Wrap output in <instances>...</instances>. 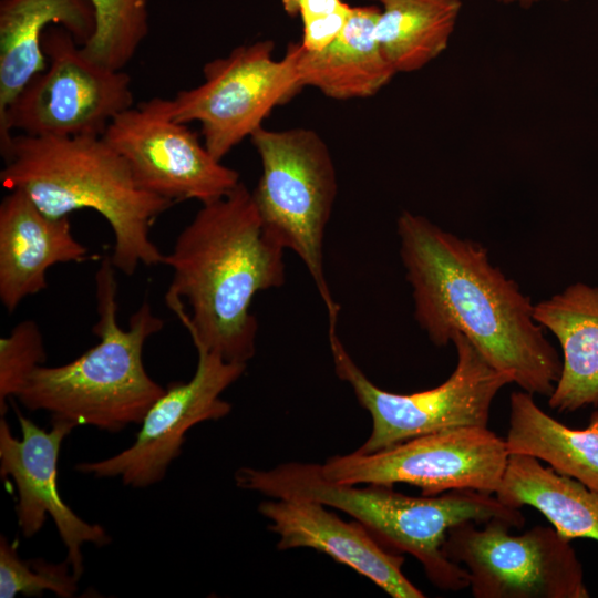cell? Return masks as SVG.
Segmentation results:
<instances>
[{"label": "cell", "instance_id": "cell-1", "mask_svg": "<svg viewBox=\"0 0 598 598\" xmlns=\"http://www.w3.org/2000/svg\"><path fill=\"white\" fill-rule=\"evenodd\" d=\"M396 228L414 318L431 342L444 347L458 332L524 391L549 396L561 359L534 319L530 299L491 262L487 249L409 210Z\"/></svg>", "mask_w": 598, "mask_h": 598}, {"label": "cell", "instance_id": "cell-2", "mask_svg": "<svg viewBox=\"0 0 598 598\" xmlns=\"http://www.w3.org/2000/svg\"><path fill=\"white\" fill-rule=\"evenodd\" d=\"M285 250L244 183L202 204L162 260L173 272L165 302L195 348L247 364L258 330L251 302L258 292L283 285Z\"/></svg>", "mask_w": 598, "mask_h": 598}, {"label": "cell", "instance_id": "cell-3", "mask_svg": "<svg viewBox=\"0 0 598 598\" xmlns=\"http://www.w3.org/2000/svg\"><path fill=\"white\" fill-rule=\"evenodd\" d=\"M0 181L23 192L47 216L99 213L114 235L115 269L133 275L140 265L162 264L164 254L151 239L155 219L174 203L141 189L124 158L103 136L12 137Z\"/></svg>", "mask_w": 598, "mask_h": 598}, {"label": "cell", "instance_id": "cell-4", "mask_svg": "<svg viewBox=\"0 0 598 598\" xmlns=\"http://www.w3.org/2000/svg\"><path fill=\"white\" fill-rule=\"evenodd\" d=\"M99 342L76 359L56 367H38L17 395L30 411H45L52 420L89 425L117 433L140 424L165 388L153 380L143 363L146 340L164 328L147 300L128 320L117 323V282L110 256L95 272Z\"/></svg>", "mask_w": 598, "mask_h": 598}, {"label": "cell", "instance_id": "cell-5", "mask_svg": "<svg viewBox=\"0 0 598 598\" xmlns=\"http://www.w3.org/2000/svg\"><path fill=\"white\" fill-rule=\"evenodd\" d=\"M261 163L252 197L264 226L286 249L292 250L311 276L328 312L340 310L327 282L323 241L338 183L331 153L313 130L258 128L249 137Z\"/></svg>", "mask_w": 598, "mask_h": 598}, {"label": "cell", "instance_id": "cell-6", "mask_svg": "<svg viewBox=\"0 0 598 598\" xmlns=\"http://www.w3.org/2000/svg\"><path fill=\"white\" fill-rule=\"evenodd\" d=\"M329 320V346L336 374L350 384L359 404L372 417V431L357 450L374 453L406 440L461 426H487L496 394L513 378L493 368L473 343L455 333L456 367L440 385L410 394L385 391L355 364Z\"/></svg>", "mask_w": 598, "mask_h": 598}, {"label": "cell", "instance_id": "cell-7", "mask_svg": "<svg viewBox=\"0 0 598 598\" xmlns=\"http://www.w3.org/2000/svg\"><path fill=\"white\" fill-rule=\"evenodd\" d=\"M47 68L19 93L0 120L4 155L12 131L31 136H103L110 123L133 106L132 79L90 60L63 27L42 40Z\"/></svg>", "mask_w": 598, "mask_h": 598}, {"label": "cell", "instance_id": "cell-8", "mask_svg": "<svg viewBox=\"0 0 598 598\" xmlns=\"http://www.w3.org/2000/svg\"><path fill=\"white\" fill-rule=\"evenodd\" d=\"M274 50L271 40H261L209 61L202 84L161 97L164 111L178 123H199L206 148L221 161L302 89L291 49L281 60Z\"/></svg>", "mask_w": 598, "mask_h": 598}, {"label": "cell", "instance_id": "cell-9", "mask_svg": "<svg viewBox=\"0 0 598 598\" xmlns=\"http://www.w3.org/2000/svg\"><path fill=\"white\" fill-rule=\"evenodd\" d=\"M452 527L443 550L468 573L475 598H588L584 568L570 544L554 527L534 526L511 535V523L493 518L477 527Z\"/></svg>", "mask_w": 598, "mask_h": 598}, {"label": "cell", "instance_id": "cell-10", "mask_svg": "<svg viewBox=\"0 0 598 598\" xmlns=\"http://www.w3.org/2000/svg\"><path fill=\"white\" fill-rule=\"evenodd\" d=\"M509 452L505 439L487 426H461L406 440L374 453L336 455L322 474L343 484L405 483L422 495L470 488L495 494Z\"/></svg>", "mask_w": 598, "mask_h": 598}, {"label": "cell", "instance_id": "cell-11", "mask_svg": "<svg viewBox=\"0 0 598 598\" xmlns=\"http://www.w3.org/2000/svg\"><path fill=\"white\" fill-rule=\"evenodd\" d=\"M103 137L141 189L173 203H209L240 183L239 173L216 159L187 124L166 114L161 97L118 114Z\"/></svg>", "mask_w": 598, "mask_h": 598}, {"label": "cell", "instance_id": "cell-12", "mask_svg": "<svg viewBox=\"0 0 598 598\" xmlns=\"http://www.w3.org/2000/svg\"><path fill=\"white\" fill-rule=\"evenodd\" d=\"M196 350L198 360L193 378L165 388L127 448L104 460L78 463L74 468L95 478H120L133 488L161 482L181 455L186 433L193 426L229 414L231 404L221 394L246 370V363L226 361L203 348Z\"/></svg>", "mask_w": 598, "mask_h": 598}, {"label": "cell", "instance_id": "cell-13", "mask_svg": "<svg viewBox=\"0 0 598 598\" xmlns=\"http://www.w3.org/2000/svg\"><path fill=\"white\" fill-rule=\"evenodd\" d=\"M21 439L12 435L0 419V476L11 478L17 489V523L27 538L37 535L50 516L66 549L65 560L80 579L84 566L82 546L109 545L112 539L99 524L78 516L62 499L58 486V463L64 439L76 427L73 423L52 420L50 430L38 426L17 410Z\"/></svg>", "mask_w": 598, "mask_h": 598}, {"label": "cell", "instance_id": "cell-14", "mask_svg": "<svg viewBox=\"0 0 598 598\" xmlns=\"http://www.w3.org/2000/svg\"><path fill=\"white\" fill-rule=\"evenodd\" d=\"M278 535L277 548H311L367 577L393 598L425 595L403 574L404 558L383 547L359 522H344L324 505L305 498H272L258 506Z\"/></svg>", "mask_w": 598, "mask_h": 598}, {"label": "cell", "instance_id": "cell-15", "mask_svg": "<svg viewBox=\"0 0 598 598\" xmlns=\"http://www.w3.org/2000/svg\"><path fill=\"white\" fill-rule=\"evenodd\" d=\"M86 246L72 234L69 217L44 215L21 190H10L0 204V301L13 312L29 296L47 288L54 265L83 262Z\"/></svg>", "mask_w": 598, "mask_h": 598}, {"label": "cell", "instance_id": "cell-16", "mask_svg": "<svg viewBox=\"0 0 598 598\" xmlns=\"http://www.w3.org/2000/svg\"><path fill=\"white\" fill-rule=\"evenodd\" d=\"M381 8L352 7L340 34L320 51L290 43L301 86H312L336 100L364 99L377 94L396 74L377 38Z\"/></svg>", "mask_w": 598, "mask_h": 598}, {"label": "cell", "instance_id": "cell-17", "mask_svg": "<svg viewBox=\"0 0 598 598\" xmlns=\"http://www.w3.org/2000/svg\"><path fill=\"white\" fill-rule=\"evenodd\" d=\"M51 25L82 47L95 30L89 0L0 1V120L27 84L47 68L42 40Z\"/></svg>", "mask_w": 598, "mask_h": 598}, {"label": "cell", "instance_id": "cell-18", "mask_svg": "<svg viewBox=\"0 0 598 598\" xmlns=\"http://www.w3.org/2000/svg\"><path fill=\"white\" fill-rule=\"evenodd\" d=\"M533 316L557 338L563 352L549 408L574 412L598 406V287L573 283L534 305Z\"/></svg>", "mask_w": 598, "mask_h": 598}, {"label": "cell", "instance_id": "cell-19", "mask_svg": "<svg viewBox=\"0 0 598 598\" xmlns=\"http://www.w3.org/2000/svg\"><path fill=\"white\" fill-rule=\"evenodd\" d=\"M495 496L511 507H534L570 540L598 542V493L550 466H543L534 456L509 454Z\"/></svg>", "mask_w": 598, "mask_h": 598}, {"label": "cell", "instance_id": "cell-20", "mask_svg": "<svg viewBox=\"0 0 598 598\" xmlns=\"http://www.w3.org/2000/svg\"><path fill=\"white\" fill-rule=\"evenodd\" d=\"M505 441L509 454L534 456L598 493V411L586 429H571L542 410L533 394L516 391Z\"/></svg>", "mask_w": 598, "mask_h": 598}, {"label": "cell", "instance_id": "cell-21", "mask_svg": "<svg viewBox=\"0 0 598 598\" xmlns=\"http://www.w3.org/2000/svg\"><path fill=\"white\" fill-rule=\"evenodd\" d=\"M375 38L396 73L414 72L442 54L454 32L461 0H379Z\"/></svg>", "mask_w": 598, "mask_h": 598}, {"label": "cell", "instance_id": "cell-22", "mask_svg": "<svg viewBox=\"0 0 598 598\" xmlns=\"http://www.w3.org/2000/svg\"><path fill=\"white\" fill-rule=\"evenodd\" d=\"M95 30L81 47L92 61L124 70L150 32V0H89Z\"/></svg>", "mask_w": 598, "mask_h": 598}, {"label": "cell", "instance_id": "cell-23", "mask_svg": "<svg viewBox=\"0 0 598 598\" xmlns=\"http://www.w3.org/2000/svg\"><path fill=\"white\" fill-rule=\"evenodd\" d=\"M79 578L64 561L54 564L42 558L23 559L16 544L7 537L0 538V597L17 595L40 597L51 591L61 598H71L78 592Z\"/></svg>", "mask_w": 598, "mask_h": 598}, {"label": "cell", "instance_id": "cell-24", "mask_svg": "<svg viewBox=\"0 0 598 598\" xmlns=\"http://www.w3.org/2000/svg\"><path fill=\"white\" fill-rule=\"evenodd\" d=\"M47 359L40 327L33 320L14 326L0 339V414L3 416L8 401L17 398L30 374Z\"/></svg>", "mask_w": 598, "mask_h": 598}, {"label": "cell", "instance_id": "cell-25", "mask_svg": "<svg viewBox=\"0 0 598 598\" xmlns=\"http://www.w3.org/2000/svg\"><path fill=\"white\" fill-rule=\"evenodd\" d=\"M352 6L302 23L300 45L307 51H320L329 45L342 31L350 16Z\"/></svg>", "mask_w": 598, "mask_h": 598}, {"label": "cell", "instance_id": "cell-26", "mask_svg": "<svg viewBox=\"0 0 598 598\" xmlns=\"http://www.w3.org/2000/svg\"><path fill=\"white\" fill-rule=\"evenodd\" d=\"M283 10L289 16H300L302 23L329 16L346 8L349 3L343 0H280Z\"/></svg>", "mask_w": 598, "mask_h": 598}, {"label": "cell", "instance_id": "cell-27", "mask_svg": "<svg viewBox=\"0 0 598 598\" xmlns=\"http://www.w3.org/2000/svg\"><path fill=\"white\" fill-rule=\"evenodd\" d=\"M496 1L503 4H518L522 8H530L535 3L546 1V0H496ZM561 1H569V0H561Z\"/></svg>", "mask_w": 598, "mask_h": 598}, {"label": "cell", "instance_id": "cell-28", "mask_svg": "<svg viewBox=\"0 0 598 598\" xmlns=\"http://www.w3.org/2000/svg\"><path fill=\"white\" fill-rule=\"evenodd\" d=\"M371 1H379V0H371Z\"/></svg>", "mask_w": 598, "mask_h": 598}]
</instances>
